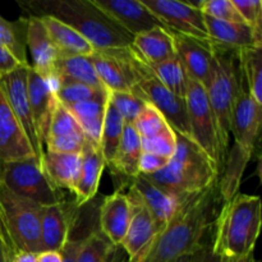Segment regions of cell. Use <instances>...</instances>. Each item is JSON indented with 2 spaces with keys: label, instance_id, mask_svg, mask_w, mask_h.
<instances>
[{
  "label": "cell",
  "instance_id": "15",
  "mask_svg": "<svg viewBox=\"0 0 262 262\" xmlns=\"http://www.w3.org/2000/svg\"><path fill=\"white\" fill-rule=\"evenodd\" d=\"M261 123L262 105L252 99L243 82L230 113V133L234 137L235 145L253 155Z\"/></svg>",
  "mask_w": 262,
  "mask_h": 262
},
{
  "label": "cell",
  "instance_id": "18",
  "mask_svg": "<svg viewBox=\"0 0 262 262\" xmlns=\"http://www.w3.org/2000/svg\"><path fill=\"white\" fill-rule=\"evenodd\" d=\"M26 46L32 58L31 68L42 78L51 81L59 55L40 17L31 15L26 19Z\"/></svg>",
  "mask_w": 262,
  "mask_h": 262
},
{
  "label": "cell",
  "instance_id": "22",
  "mask_svg": "<svg viewBox=\"0 0 262 262\" xmlns=\"http://www.w3.org/2000/svg\"><path fill=\"white\" fill-rule=\"evenodd\" d=\"M207 35L212 45L239 51L248 48H262L261 33L246 23L224 22L204 15Z\"/></svg>",
  "mask_w": 262,
  "mask_h": 262
},
{
  "label": "cell",
  "instance_id": "53",
  "mask_svg": "<svg viewBox=\"0 0 262 262\" xmlns=\"http://www.w3.org/2000/svg\"><path fill=\"white\" fill-rule=\"evenodd\" d=\"M189 260H191V256H184V257L179 258V260L176 262H189Z\"/></svg>",
  "mask_w": 262,
  "mask_h": 262
},
{
  "label": "cell",
  "instance_id": "38",
  "mask_svg": "<svg viewBox=\"0 0 262 262\" xmlns=\"http://www.w3.org/2000/svg\"><path fill=\"white\" fill-rule=\"evenodd\" d=\"M132 125L142 140L155 137L170 127L165 118L148 102H146Z\"/></svg>",
  "mask_w": 262,
  "mask_h": 262
},
{
  "label": "cell",
  "instance_id": "28",
  "mask_svg": "<svg viewBox=\"0 0 262 262\" xmlns=\"http://www.w3.org/2000/svg\"><path fill=\"white\" fill-rule=\"evenodd\" d=\"M251 158H252V154L245 151L235 143L233 145L230 152L227 154L224 165L217 179V191H219L222 205L227 204L239 193L243 173Z\"/></svg>",
  "mask_w": 262,
  "mask_h": 262
},
{
  "label": "cell",
  "instance_id": "31",
  "mask_svg": "<svg viewBox=\"0 0 262 262\" xmlns=\"http://www.w3.org/2000/svg\"><path fill=\"white\" fill-rule=\"evenodd\" d=\"M141 155H142L141 137L132 124H124L119 147L115 154L114 160L109 166L114 170V173L125 177L127 179H133L140 176L138 163Z\"/></svg>",
  "mask_w": 262,
  "mask_h": 262
},
{
  "label": "cell",
  "instance_id": "2",
  "mask_svg": "<svg viewBox=\"0 0 262 262\" xmlns=\"http://www.w3.org/2000/svg\"><path fill=\"white\" fill-rule=\"evenodd\" d=\"M32 15L56 18L83 36L95 50L129 48L133 36L100 10L92 0H33L26 3Z\"/></svg>",
  "mask_w": 262,
  "mask_h": 262
},
{
  "label": "cell",
  "instance_id": "39",
  "mask_svg": "<svg viewBox=\"0 0 262 262\" xmlns=\"http://www.w3.org/2000/svg\"><path fill=\"white\" fill-rule=\"evenodd\" d=\"M109 100L119 113L124 124H133L146 104L145 100L133 94L132 91L109 92Z\"/></svg>",
  "mask_w": 262,
  "mask_h": 262
},
{
  "label": "cell",
  "instance_id": "9",
  "mask_svg": "<svg viewBox=\"0 0 262 262\" xmlns=\"http://www.w3.org/2000/svg\"><path fill=\"white\" fill-rule=\"evenodd\" d=\"M133 54H135L136 68L138 72V81L137 84L130 91L140 96L142 100H145L146 102L152 105L165 118L166 123L173 128L174 132L191 138V128H189L186 99L169 91L154 76L150 68L136 54L135 50H133Z\"/></svg>",
  "mask_w": 262,
  "mask_h": 262
},
{
  "label": "cell",
  "instance_id": "47",
  "mask_svg": "<svg viewBox=\"0 0 262 262\" xmlns=\"http://www.w3.org/2000/svg\"><path fill=\"white\" fill-rule=\"evenodd\" d=\"M79 247H81V239H69L68 242L64 245V247L59 251L61 256V262H76Z\"/></svg>",
  "mask_w": 262,
  "mask_h": 262
},
{
  "label": "cell",
  "instance_id": "52",
  "mask_svg": "<svg viewBox=\"0 0 262 262\" xmlns=\"http://www.w3.org/2000/svg\"><path fill=\"white\" fill-rule=\"evenodd\" d=\"M13 255L9 252L7 247H5L4 243L0 241V262H10L12 261Z\"/></svg>",
  "mask_w": 262,
  "mask_h": 262
},
{
  "label": "cell",
  "instance_id": "20",
  "mask_svg": "<svg viewBox=\"0 0 262 262\" xmlns=\"http://www.w3.org/2000/svg\"><path fill=\"white\" fill-rule=\"evenodd\" d=\"M36 156L0 89V163Z\"/></svg>",
  "mask_w": 262,
  "mask_h": 262
},
{
  "label": "cell",
  "instance_id": "42",
  "mask_svg": "<svg viewBox=\"0 0 262 262\" xmlns=\"http://www.w3.org/2000/svg\"><path fill=\"white\" fill-rule=\"evenodd\" d=\"M141 146H142V152L154 154V155L170 159L177 146L176 132L173 130V128L169 127L168 129L155 137L145 138V140L141 138Z\"/></svg>",
  "mask_w": 262,
  "mask_h": 262
},
{
  "label": "cell",
  "instance_id": "1",
  "mask_svg": "<svg viewBox=\"0 0 262 262\" xmlns=\"http://www.w3.org/2000/svg\"><path fill=\"white\" fill-rule=\"evenodd\" d=\"M220 201L217 182L188 197L156 238L142 262H176L202 247V239L216 219Z\"/></svg>",
  "mask_w": 262,
  "mask_h": 262
},
{
  "label": "cell",
  "instance_id": "4",
  "mask_svg": "<svg viewBox=\"0 0 262 262\" xmlns=\"http://www.w3.org/2000/svg\"><path fill=\"white\" fill-rule=\"evenodd\" d=\"M215 238L211 250L219 257H245L255 251L261 229V200L238 193L215 219Z\"/></svg>",
  "mask_w": 262,
  "mask_h": 262
},
{
  "label": "cell",
  "instance_id": "24",
  "mask_svg": "<svg viewBox=\"0 0 262 262\" xmlns=\"http://www.w3.org/2000/svg\"><path fill=\"white\" fill-rule=\"evenodd\" d=\"M128 184H129L130 191H133L140 197L141 201L147 207L154 219L161 228H165V225L170 222V219L177 212L179 205L183 202L156 187L142 176L128 179Z\"/></svg>",
  "mask_w": 262,
  "mask_h": 262
},
{
  "label": "cell",
  "instance_id": "32",
  "mask_svg": "<svg viewBox=\"0 0 262 262\" xmlns=\"http://www.w3.org/2000/svg\"><path fill=\"white\" fill-rule=\"evenodd\" d=\"M241 74L248 94L262 105V48H248L238 51Z\"/></svg>",
  "mask_w": 262,
  "mask_h": 262
},
{
  "label": "cell",
  "instance_id": "23",
  "mask_svg": "<svg viewBox=\"0 0 262 262\" xmlns=\"http://www.w3.org/2000/svg\"><path fill=\"white\" fill-rule=\"evenodd\" d=\"M81 156V173H79L78 182H77V186L73 191L74 202H76L78 209L96 196L102 171L106 166L99 145L91 142V141H86Z\"/></svg>",
  "mask_w": 262,
  "mask_h": 262
},
{
  "label": "cell",
  "instance_id": "34",
  "mask_svg": "<svg viewBox=\"0 0 262 262\" xmlns=\"http://www.w3.org/2000/svg\"><path fill=\"white\" fill-rule=\"evenodd\" d=\"M146 66L150 68L154 76L169 91L186 99L189 78L187 76L186 71H184L183 66H182L181 60L178 59V56H173V58L168 59V60L163 61V63L151 64V66L146 64Z\"/></svg>",
  "mask_w": 262,
  "mask_h": 262
},
{
  "label": "cell",
  "instance_id": "17",
  "mask_svg": "<svg viewBox=\"0 0 262 262\" xmlns=\"http://www.w3.org/2000/svg\"><path fill=\"white\" fill-rule=\"evenodd\" d=\"M76 202L63 201L42 207L41 211V247L43 251H60L71 238L72 228L76 224Z\"/></svg>",
  "mask_w": 262,
  "mask_h": 262
},
{
  "label": "cell",
  "instance_id": "43",
  "mask_svg": "<svg viewBox=\"0 0 262 262\" xmlns=\"http://www.w3.org/2000/svg\"><path fill=\"white\" fill-rule=\"evenodd\" d=\"M84 135L60 136V137H48L45 143L46 151L59 154H81L86 143Z\"/></svg>",
  "mask_w": 262,
  "mask_h": 262
},
{
  "label": "cell",
  "instance_id": "13",
  "mask_svg": "<svg viewBox=\"0 0 262 262\" xmlns=\"http://www.w3.org/2000/svg\"><path fill=\"white\" fill-rule=\"evenodd\" d=\"M166 30L173 33L210 41L204 14L192 3L176 0H141Z\"/></svg>",
  "mask_w": 262,
  "mask_h": 262
},
{
  "label": "cell",
  "instance_id": "27",
  "mask_svg": "<svg viewBox=\"0 0 262 262\" xmlns=\"http://www.w3.org/2000/svg\"><path fill=\"white\" fill-rule=\"evenodd\" d=\"M40 18L50 36L51 42L54 43L58 51L59 58L90 56L95 51L91 43L83 36L79 35L77 31H74L61 20L49 17V15H42Z\"/></svg>",
  "mask_w": 262,
  "mask_h": 262
},
{
  "label": "cell",
  "instance_id": "33",
  "mask_svg": "<svg viewBox=\"0 0 262 262\" xmlns=\"http://www.w3.org/2000/svg\"><path fill=\"white\" fill-rule=\"evenodd\" d=\"M123 128H124V122H123L122 117L117 112V109L113 106L110 100H107L104 123H102L101 128V136H100L99 141V148L106 165H110L114 160L120 140H122Z\"/></svg>",
  "mask_w": 262,
  "mask_h": 262
},
{
  "label": "cell",
  "instance_id": "36",
  "mask_svg": "<svg viewBox=\"0 0 262 262\" xmlns=\"http://www.w3.org/2000/svg\"><path fill=\"white\" fill-rule=\"evenodd\" d=\"M25 22L26 19H22L13 23L0 15V45L9 50L22 66H30L26 55V36H22Z\"/></svg>",
  "mask_w": 262,
  "mask_h": 262
},
{
  "label": "cell",
  "instance_id": "14",
  "mask_svg": "<svg viewBox=\"0 0 262 262\" xmlns=\"http://www.w3.org/2000/svg\"><path fill=\"white\" fill-rule=\"evenodd\" d=\"M173 33V32H171ZM176 53L187 76L205 90L209 89L214 77L215 53L210 41L173 33Z\"/></svg>",
  "mask_w": 262,
  "mask_h": 262
},
{
  "label": "cell",
  "instance_id": "7",
  "mask_svg": "<svg viewBox=\"0 0 262 262\" xmlns=\"http://www.w3.org/2000/svg\"><path fill=\"white\" fill-rule=\"evenodd\" d=\"M191 140L214 161L222 171L228 148L223 143L222 133L217 125L206 90L189 79L186 95Z\"/></svg>",
  "mask_w": 262,
  "mask_h": 262
},
{
  "label": "cell",
  "instance_id": "44",
  "mask_svg": "<svg viewBox=\"0 0 262 262\" xmlns=\"http://www.w3.org/2000/svg\"><path fill=\"white\" fill-rule=\"evenodd\" d=\"M246 25L256 32L262 31V2L261 0H232Z\"/></svg>",
  "mask_w": 262,
  "mask_h": 262
},
{
  "label": "cell",
  "instance_id": "21",
  "mask_svg": "<svg viewBox=\"0 0 262 262\" xmlns=\"http://www.w3.org/2000/svg\"><path fill=\"white\" fill-rule=\"evenodd\" d=\"M132 209L130 201L122 191L106 196L100 206V229L101 234L112 245L120 247L129 227Z\"/></svg>",
  "mask_w": 262,
  "mask_h": 262
},
{
  "label": "cell",
  "instance_id": "5",
  "mask_svg": "<svg viewBox=\"0 0 262 262\" xmlns=\"http://www.w3.org/2000/svg\"><path fill=\"white\" fill-rule=\"evenodd\" d=\"M42 207L17 196L0 182V241L13 256L18 252H42Z\"/></svg>",
  "mask_w": 262,
  "mask_h": 262
},
{
  "label": "cell",
  "instance_id": "37",
  "mask_svg": "<svg viewBox=\"0 0 262 262\" xmlns=\"http://www.w3.org/2000/svg\"><path fill=\"white\" fill-rule=\"evenodd\" d=\"M54 92H55L56 100L63 106L69 107L78 102L104 96L109 91L105 89H95V87L86 86V84L68 82V83L54 84Z\"/></svg>",
  "mask_w": 262,
  "mask_h": 262
},
{
  "label": "cell",
  "instance_id": "26",
  "mask_svg": "<svg viewBox=\"0 0 262 262\" xmlns=\"http://www.w3.org/2000/svg\"><path fill=\"white\" fill-rule=\"evenodd\" d=\"M133 50L146 64H159L177 55L173 33L164 27L137 35L133 38Z\"/></svg>",
  "mask_w": 262,
  "mask_h": 262
},
{
  "label": "cell",
  "instance_id": "45",
  "mask_svg": "<svg viewBox=\"0 0 262 262\" xmlns=\"http://www.w3.org/2000/svg\"><path fill=\"white\" fill-rule=\"evenodd\" d=\"M170 159L163 158V156L154 155V154L142 152L138 163V173L140 176H150V174L156 173L160 169L165 168L168 165Z\"/></svg>",
  "mask_w": 262,
  "mask_h": 262
},
{
  "label": "cell",
  "instance_id": "40",
  "mask_svg": "<svg viewBox=\"0 0 262 262\" xmlns=\"http://www.w3.org/2000/svg\"><path fill=\"white\" fill-rule=\"evenodd\" d=\"M204 15L224 22L245 23L232 0H202L192 3Z\"/></svg>",
  "mask_w": 262,
  "mask_h": 262
},
{
  "label": "cell",
  "instance_id": "41",
  "mask_svg": "<svg viewBox=\"0 0 262 262\" xmlns=\"http://www.w3.org/2000/svg\"><path fill=\"white\" fill-rule=\"evenodd\" d=\"M73 135H83V132H82L81 127L77 123V120L74 119L73 115L68 112L66 106H63L58 101L55 110L53 113V117H51L48 137H60V136Z\"/></svg>",
  "mask_w": 262,
  "mask_h": 262
},
{
  "label": "cell",
  "instance_id": "49",
  "mask_svg": "<svg viewBox=\"0 0 262 262\" xmlns=\"http://www.w3.org/2000/svg\"><path fill=\"white\" fill-rule=\"evenodd\" d=\"M37 262H61L60 252L58 251H43L36 255Z\"/></svg>",
  "mask_w": 262,
  "mask_h": 262
},
{
  "label": "cell",
  "instance_id": "19",
  "mask_svg": "<svg viewBox=\"0 0 262 262\" xmlns=\"http://www.w3.org/2000/svg\"><path fill=\"white\" fill-rule=\"evenodd\" d=\"M27 92L36 130H37L41 145L43 146L49 135L51 117H53L56 104H58L53 82L42 78L30 66L27 74Z\"/></svg>",
  "mask_w": 262,
  "mask_h": 262
},
{
  "label": "cell",
  "instance_id": "3",
  "mask_svg": "<svg viewBox=\"0 0 262 262\" xmlns=\"http://www.w3.org/2000/svg\"><path fill=\"white\" fill-rule=\"evenodd\" d=\"M176 137V151L168 165L142 177L182 202L214 186L219 179L220 169L191 138L177 132Z\"/></svg>",
  "mask_w": 262,
  "mask_h": 262
},
{
  "label": "cell",
  "instance_id": "35",
  "mask_svg": "<svg viewBox=\"0 0 262 262\" xmlns=\"http://www.w3.org/2000/svg\"><path fill=\"white\" fill-rule=\"evenodd\" d=\"M119 248L112 245L101 233H91L81 239L76 262H115Z\"/></svg>",
  "mask_w": 262,
  "mask_h": 262
},
{
  "label": "cell",
  "instance_id": "11",
  "mask_svg": "<svg viewBox=\"0 0 262 262\" xmlns=\"http://www.w3.org/2000/svg\"><path fill=\"white\" fill-rule=\"evenodd\" d=\"M30 66H20L9 74L0 78V89L12 109L13 114L19 122L33 152L37 158L43 154L42 145L36 130L32 110L27 92V74Z\"/></svg>",
  "mask_w": 262,
  "mask_h": 262
},
{
  "label": "cell",
  "instance_id": "12",
  "mask_svg": "<svg viewBox=\"0 0 262 262\" xmlns=\"http://www.w3.org/2000/svg\"><path fill=\"white\" fill-rule=\"evenodd\" d=\"M127 196L130 201L132 216L120 248L125 251L129 262H142L164 228L156 223L135 192L129 189Z\"/></svg>",
  "mask_w": 262,
  "mask_h": 262
},
{
  "label": "cell",
  "instance_id": "46",
  "mask_svg": "<svg viewBox=\"0 0 262 262\" xmlns=\"http://www.w3.org/2000/svg\"><path fill=\"white\" fill-rule=\"evenodd\" d=\"M20 66L22 64L15 59V56L9 50H7L4 46L0 45V78L9 74L10 72H13Z\"/></svg>",
  "mask_w": 262,
  "mask_h": 262
},
{
  "label": "cell",
  "instance_id": "10",
  "mask_svg": "<svg viewBox=\"0 0 262 262\" xmlns=\"http://www.w3.org/2000/svg\"><path fill=\"white\" fill-rule=\"evenodd\" d=\"M90 58L97 78L109 92H127L137 84L138 72L132 46L95 50Z\"/></svg>",
  "mask_w": 262,
  "mask_h": 262
},
{
  "label": "cell",
  "instance_id": "29",
  "mask_svg": "<svg viewBox=\"0 0 262 262\" xmlns=\"http://www.w3.org/2000/svg\"><path fill=\"white\" fill-rule=\"evenodd\" d=\"M107 100H109V92L104 96L78 102V104L67 107L79 124L86 140L96 145H99L100 136H101Z\"/></svg>",
  "mask_w": 262,
  "mask_h": 262
},
{
  "label": "cell",
  "instance_id": "8",
  "mask_svg": "<svg viewBox=\"0 0 262 262\" xmlns=\"http://www.w3.org/2000/svg\"><path fill=\"white\" fill-rule=\"evenodd\" d=\"M0 182L17 196L43 207L66 200L46 178L37 156L0 163Z\"/></svg>",
  "mask_w": 262,
  "mask_h": 262
},
{
  "label": "cell",
  "instance_id": "30",
  "mask_svg": "<svg viewBox=\"0 0 262 262\" xmlns=\"http://www.w3.org/2000/svg\"><path fill=\"white\" fill-rule=\"evenodd\" d=\"M53 86L56 83H82L95 89H105L97 78L94 64L90 56H69L59 58L56 61L55 72L51 79ZM106 90V89H105Z\"/></svg>",
  "mask_w": 262,
  "mask_h": 262
},
{
  "label": "cell",
  "instance_id": "6",
  "mask_svg": "<svg viewBox=\"0 0 262 262\" xmlns=\"http://www.w3.org/2000/svg\"><path fill=\"white\" fill-rule=\"evenodd\" d=\"M212 46L215 53V69L212 81L206 92L216 117L223 143L228 148L230 137V113L243 86V79L238 63V51L216 45Z\"/></svg>",
  "mask_w": 262,
  "mask_h": 262
},
{
  "label": "cell",
  "instance_id": "50",
  "mask_svg": "<svg viewBox=\"0 0 262 262\" xmlns=\"http://www.w3.org/2000/svg\"><path fill=\"white\" fill-rule=\"evenodd\" d=\"M36 255L37 253L31 252H18L12 257L10 262H37L36 260Z\"/></svg>",
  "mask_w": 262,
  "mask_h": 262
},
{
  "label": "cell",
  "instance_id": "16",
  "mask_svg": "<svg viewBox=\"0 0 262 262\" xmlns=\"http://www.w3.org/2000/svg\"><path fill=\"white\" fill-rule=\"evenodd\" d=\"M92 3L133 37L154 28H165L141 0H92Z\"/></svg>",
  "mask_w": 262,
  "mask_h": 262
},
{
  "label": "cell",
  "instance_id": "48",
  "mask_svg": "<svg viewBox=\"0 0 262 262\" xmlns=\"http://www.w3.org/2000/svg\"><path fill=\"white\" fill-rule=\"evenodd\" d=\"M189 262H220V257L212 252L211 246L204 245L193 255H191Z\"/></svg>",
  "mask_w": 262,
  "mask_h": 262
},
{
  "label": "cell",
  "instance_id": "51",
  "mask_svg": "<svg viewBox=\"0 0 262 262\" xmlns=\"http://www.w3.org/2000/svg\"><path fill=\"white\" fill-rule=\"evenodd\" d=\"M220 262H257L255 258V255L245 256V257H220Z\"/></svg>",
  "mask_w": 262,
  "mask_h": 262
},
{
  "label": "cell",
  "instance_id": "25",
  "mask_svg": "<svg viewBox=\"0 0 262 262\" xmlns=\"http://www.w3.org/2000/svg\"><path fill=\"white\" fill-rule=\"evenodd\" d=\"M43 174L56 189L73 193L81 173V154H59L45 151L40 158Z\"/></svg>",
  "mask_w": 262,
  "mask_h": 262
}]
</instances>
